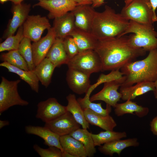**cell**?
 <instances>
[{
  "mask_svg": "<svg viewBox=\"0 0 157 157\" xmlns=\"http://www.w3.org/2000/svg\"><path fill=\"white\" fill-rule=\"evenodd\" d=\"M155 89L154 82H143L136 83L134 85L120 87L121 99L124 101L132 100L137 97L149 92H154Z\"/></svg>",
  "mask_w": 157,
  "mask_h": 157,
  "instance_id": "20",
  "label": "cell"
},
{
  "mask_svg": "<svg viewBox=\"0 0 157 157\" xmlns=\"http://www.w3.org/2000/svg\"><path fill=\"white\" fill-rule=\"evenodd\" d=\"M90 75L76 69L68 68L66 80L69 88L74 92L82 94L86 93L91 86Z\"/></svg>",
  "mask_w": 157,
  "mask_h": 157,
  "instance_id": "14",
  "label": "cell"
},
{
  "mask_svg": "<svg viewBox=\"0 0 157 157\" xmlns=\"http://www.w3.org/2000/svg\"><path fill=\"white\" fill-rule=\"evenodd\" d=\"M24 0H9V1H10L13 2L14 4H17L22 3V1ZM40 1L41 0H39Z\"/></svg>",
  "mask_w": 157,
  "mask_h": 157,
  "instance_id": "45",
  "label": "cell"
},
{
  "mask_svg": "<svg viewBox=\"0 0 157 157\" xmlns=\"http://www.w3.org/2000/svg\"><path fill=\"white\" fill-rule=\"evenodd\" d=\"M139 143L136 138L124 140L119 139L113 140L99 146L98 149L100 152L106 155L112 156L116 153L120 156L122 151L129 147H136Z\"/></svg>",
  "mask_w": 157,
  "mask_h": 157,
  "instance_id": "19",
  "label": "cell"
},
{
  "mask_svg": "<svg viewBox=\"0 0 157 157\" xmlns=\"http://www.w3.org/2000/svg\"><path fill=\"white\" fill-rule=\"evenodd\" d=\"M19 79L10 81L1 77L0 84V115L10 108L16 105L26 106L28 102L22 99L18 91Z\"/></svg>",
  "mask_w": 157,
  "mask_h": 157,
  "instance_id": "6",
  "label": "cell"
},
{
  "mask_svg": "<svg viewBox=\"0 0 157 157\" xmlns=\"http://www.w3.org/2000/svg\"><path fill=\"white\" fill-rule=\"evenodd\" d=\"M77 4L78 6L90 5L92 4V0H73Z\"/></svg>",
  "mask_w": 157,
  "mask_h": 157,
  "instance_id": "39",
  "label": "cell"
},
{
  "mask_svg": "<svg viewBox=\"0 0 157 157\" xmlns=\"http://www.w3.org/2000/svg\"><path fill=\"white\" fill-rule=\"evenodd\" d=\"M155 87L154 91L153 92L155 99H157V79L154 82Z\"/></svg>",
  "mask_w": 157,
  "mask_h": 157,
  "instance_id": "44",
  "label": "cell"
},
{
  "mask_svg": "<svg viewBox=\"0 0 157 157\" xmlns=\"http://www.w3.org/2000/svg\"><path fill=\"white\" fill-rule=\"evenodd\" d=\"M129 21L120 13H116L106 5L103 12L96 11L91 33L98 40L121 37L127 29Z\"/></svg>",
  "mask_w": 157,
  "mask_h": 157,
  "instance_id": "2",
  "label": "cell"
},
{
  "mask_svg": "<svg viewBox=\"0 0 157 157\" xmlns=\"http://www.w3.org/2000/svg\"><path fill=\"white\" fill-rule=\"evenodd\" d=\"M30 5L21 3L14 4L11 8L13 17L4 33L3 38L6 39L14 35L18 28L23 25L29 15Z\"/></svg>",
  "mask_w": 157,
  "mask_h": 157,
  "instance_id": "13",
  "label": "cell"
},
{
  "mask_svg": "<svg viewBox=\"0 0 157 157\" xmlns=\"http://www.w3.org/2000/svg\"><path fill=\"white\" fill-rule=\"evenodd\" d=\"M0 66L6 68L9 72L18 75L21 79L28 84L33 91L36 93L38 92L39 81L33 71L21 69L6 62H3L1 63Z\"/></svg>",
  "mask_w": 157,
  "mask_h": 157,
  "instance_id": "24",
  "label": "cell"
},
{
  "mask_svg": "<svg viewBox=\"0 0 157 157\" xmlns=\"http://www.w3.org/2000/svg\"><path fill=\"white\" fill-rule=\"evenodd\" d=\"M31 40L24 37L21 41L18 51L26 61L30 71H33L35 68L33 61Z\"/></svg>",
  "mask_w": 157,
  "mask_h": 157,
  "instance_id": "33",
  "label": "cell"
},
{
  "mask_svg": "<svg viewBox=\"0 0 157 157\" xmlns=\"http://www.w3.org/2000/svg\"><path fill=\"white\" fill-rule=\"evenodd\" d=\"M9 124L8 121L0 120V129H1L5 126L8 125Z\"/></svg>",
  "mask_w": 157,
  "mask_h": 157,
  "instance_id": "42",
  "label": "cell"
},
{
  "mask_svg": "<svg viewBox=\"0 0 157 157\" xmlns=\"http://www.w3.org/2000/svg\"><path fill=\"white\" fill-rule=\"evenodd\" d=\"M129 33L130 43L133 47L143 49L146 51L157 49V32L154 26L140 24L130 20L123 36Z\"/></svg>",
  "mask_w": 157,
  "mask_h": 157,
  "instance_id": "4",
  "label": "cell"
},
{
  "mask_svg": "<svg viewBox=\"0 0 157 157\" xmlns=\"http://www.w3.org/2000/svg\"><path fill=\"white\" fill-rule=\"evenodd\" d=\"M120 70L117 69L112 70L110 73L107 75L103 74H101L97 80V82L91 85V88L94 90L97 86L101 83L121 78L123 77V74Z\"/></svg>",
  "mask_w": 157,
  "mask_h": 157,
  "instance_id": "36",
  "label": "cell"
},
{
  "mask_svg": "<svg viewBox=\"0 0 157 157\" xmlns=\"http://www.w3.org/2000/svg\"><path fill=\"white\" fill-rule=\"evenodd\" d=\"M151 131L154 135H157V116L153 119L150 123Z\"/></svg>",
  "mask_w": 157,
  "mask_h": 157,
  "instance_id": "38",
  "label": "cell"
},
{
  "mask_svg": "<svg viewBox=\"0 0 157 157\" xmlns=\"http://www.w3.org/2000/svg\"><path fill=\"white\" fill-rule=\"evenodd\" d=\"M89 5L77 6L71 11L75 17L76 28L91 33L92 25L96 11Z\"/></svg>",
  "mask_w": 157,
  "mask_h": 157,
  "instance_id": "16",
  "label": "cell"
},
{
  "mask_svg": "<svg viewBox=\"0 0 157 157\" xmlns=\"http://www.w3.org/2000/svg\"><path fill=\"white\" fill-rule=\"evenodd\" d=\"M46 57L56 67H59L64 64H67L69 58L65 50L63 39L56 38Z\"/></svg>",
  "mask_w": 157,
  "mask_h": 157,
  "instance_id": "23",
  "label": "cell"
},
{
  "mask_svg": "<svg viewBox=\"0 0 157 157\" xmlns=\"http://www.w3.org/2000/svg\"><path fill=\"white\" fill-rule=\"evenodd\" d=\"M90 95L85 94L83 98H79L77 101L83 109L88 108L95 113L103 116L109 115L112 110L111 106L106 104V109L103 108L101 103H95L91 102L90 100Z\"/></svg>",
  "mask_w": 157,
  "mask_h": 157,
  "instance_id": "32",
  "label": "cell"
},
{
  "mask_svg": "<svg viewBox=\"0 0 157 157\" xmlns=\"http://www.w3.org/2000/svg\"><path fill=\"white\" fill-rule=\"evenodd\" d=\"M23 25L18 30L15 35L7 38L0 44V52L18 50L19 44L24 37Z\"/></svg>",
  "mask_w": 157,
  "mask_h": 157,
  "instance_id": "34",
  "label": "cell"
},
{
  "mask_svg": "<svg viewBox=\"0 0 157 157\" xmlns=\"http://www.w3.org/2000/svg\"><path fill=\"white\" fill-rule=\"evenodd\" d=\"M62 157H74V156L70 153L63 151H62Z\"/></svg>",
  "mask_w": 157,
  "mask_h": 157,
  "instance_id": "43",
  "label": "cell"
},
{
  "mask_svg": "<svg viewBox=\"0 0 157 157\" xmlns=\"http://www.w3.org/2000/svg\"><path fill=\"white\" fill-rule=\"evenodd\" d=\"M49 147L48 148L44 149L35 144L33 148L41 157H62V151L60 149L54 146Z\"/></svg>",
  "mask_w": 157,
  "mask_h": 157,
  "instance_id": "35",
  "label": "cell"
},
{
  "mask_svg": "<svg viewBox=\"0 0 157 157\" xmlns=\"http://www.w3.org/2000/svg\"><path fill=\"white\" fill-rule=\"evenodd\" d=\"M53 27L56 38L63 39L70 35L76 28L74 16L72 11L54 18Z\"/></svg>",
  "mask_w": 157,
  "mask_h": 157,
  "instance_id": "17",
  "label": "cell"
},
{
  "mask_svg": "<svg viewBox=\"0 0 157 157\" xmlns=\"http://www.w3.org/2000/svg\"><path fill=\"white\" fill-rule=\"evenodd\" d=\"M23 26L24 36L33 42L40 40L44 30L51 27L47 17L40 15H28Z\"/></svg>",
  "mask_w": 157,
  "mask_h": 157,
  "instance_id": "10",
  "label": "cell"
},
{
  "mask_svg": "<svg viewBox=\"0 0 157 157\" xmlns=\"http://www.w3.org/2000/svg\"><path fill=\"white\" fill-rule=\"evenodd\" d=\"M77 6L73 0H41L33 6H40L48 10V17L53 19L72 11Z\"/></svg>",
  "mask_w": 157,
  "mask_h": 157,
  "instance_id": "12",
  "label": "cell"
},
{
  "mask_svg": "<svg viewBox=\"0 0 157 157\" xmlns=\"http://www.w3.org/2000/svg\"><path fill=\"white\" fill-rule=\"evenodd\" d=\"M67 111L66 106L60 104L55 98H49L37 105L36 117L45 123L50 122Z\"/></svg>",
  "mask_w": 157,
  "mask_h": 157,
  "instance_id": "9",
  "label": "cell"
},
{
  "mask_svg": "<svg viewBox=\"0 0 157 157\" xmlns=\"http://www.w3.org/2000/svg\"><path fill=\"white\" fill-rule=\"evenodd\" d=\"M151 4L153 11L155 15H156V10L157 8V0H149Z\"/></svg>",
  "mask_w": 157,
  "mask_h": 157,
  "instance_id": "41",
  "label": "cell"
},
{
  "mask_svg": "<svg viewBox=\"0 0 157 157\" xmlns=\"http://www.w3.org/2000/svg\"><path fill=\"white\" fill-rule=\"evenodd\" d=\"M74 39L79 52L95 49L98 40L90 32L76 28L70 35Z\"/></svg>",
  "mask_w": 157,
  "mask_h": 157,
  "instance_id": "22",
  "label": "cell"
},
{
  "mask_svg": "<svg viewBox=\"0 0 157 157\" xmlns=\"http://www.w3.org/2000/svg\"><path fill=\"white\" fill-rule=\"evenodd\" d=\"M92 137L95 146H99L107 142L126 137L125 132H116L106 130L101 131L97 134L91 133Z\"/></svg>",
  "mask_w": 157,
  "mask_h": 157,
  "instance_id": "30",
  "label": "cell"
},
{
  "mask_svg": "<svg viewBox=\"0 0 157 157\" xmlns=\"http://www.w3.org/2000/svg\"><path fill=\"white\" fill-rule=\"evenodd\" d=\"M56 38L52 27L48 30L45 36L32 44L33 61L35 67L46 57Z\"/></svg>",
  "mask_w": 157,
  "mask_h": 157,
  "instance_id": "15",
  "label": "cell"
},
{
  "mask_svg": "<svg viewBox=\"0 0 157 157\" xmlns=\"http://www.w3.org/2000/svg\"><path fill=\"white\" fill-rule=\"evenodd\" d=\"M64 47L69 59L79 53L77 46L74 38L69 35L63 39Z\"/></svg>",
  "mask_w": 157,
  "mask_h": 157,
  "instance_id": "37",
  "label": "cell"
},
{
  "mask_svg": "<svg viewBox=\"0 0 157 157\" xmlns=\"http://www.w3.org/2000/svg\"><path fill=\"white\" fill-rule=\"evenodd\" d=\"M80 126L72 114L67 111L55 119L45 123L44 126L60 136L70 134L80 128Z\"/></svg>",
  "mask_w": 157,
  "mask_h": 157,
  "instance_id": "11",
  "label": "cell"
},
{
  "mask_svg": "<svg viewBox=\"0 0 157 157\" xmlns=\"http://www.w3.org/2000/svg\"><path fill=\"white\" fill-rule=\"evenodd\" d=\"M133 0H124L125 3V5L126 6L128 5L130 3H131Z\"/></svg>",
  "mask_w": 157,
  "mask_h": 157,
  "instance_id": "46",
  "label": "cell"
},
{
  "mask_svg": "<svg viewBox=\"0 0 157 157\" xmlns=\"http://www.w3.org/2000/svg\"><path fill=\"white\" fill-rule=\"evenodd\" d=\"M85 118L92 125L97 126L105 131H113L117 123L110 115L103 116L88 108L83 109Z\"/></svg>",
  "mask_w": 157,
  "mask_h": 157,
  "instance_id": "21",
  "label": "cell"
},
{
  "mask_svg": "<svg viewBox=\"0 0 157 157\" xmlns=\"http://www.w3.org/2000/svg\"><path fill=\"white\" fill-rule=\"evenodd\" d=\"M104 0H92V6L93 8L98 7L105 3Z\"/></svg>",
  "mask_w": 157,
  "mask_h": 157,
  "instance_id": "40",
  "label": "cell"
},
{
  "mask_svg": "<svg viewBox=\"0 0 157 157\" xmlns=\"http://www.w3.org/2000/svg\"><path fill=\"white\" fill-rule=\"evenodd\" d=\"M9 0H0V1L1 3H3Z\"/></svg>",
  "mask_w": 157,
  "mask_h": 157,
  "instance_id": "47",
  "label": "cell"
},
{
  "mask_svg": "<svg viewBox=\"0 0 157 157\" xmlns=\"http://www.w3.org/2000/svg\"><path fill=\"white\" fill-rule=\"evenodd\" d=\"M114 108L115 114L118 117L126 114L135 113L138 117H142L147 115L149 111L148 108L138 105L131 100H127L122 103H117Z\"/></svg>",
  "mask_w": 157,
  "mask_h": 157,
  "instance_id": "26",
  "label": "cell"
},
{
  "mask_svg": "<svg viewBox=\"0 0 157 157\" xmlns=\"http://www.w3.org/2000/svg\"><path fill=\"white\" fill-rule=\"evenodd\" d=\"M120 13L128 20L144 25L153 26L157 22L149 0H133L124 6Z\"/></svg>",
  "mask_w": 157,
  "mask_h": 157,
  "instance_id": "5",
  "label": "cell"
},
{
  "mask_svg": "<svg viewBox=\"0 0 157 157\" xmlns=\"http://www.w3.org/2000/svg\"><path fill=\"white\" fill-rule=\"evenodd\" d=\"M60 142L63 151L74 157H86L87 154L83 144L70 135L60 136Z\"/></svg>",
  "mask_w": 157,
  "mask_h": 157,
  "instance_id": "25",
  "label": "cell"
},
{
  "mask_svg": "<svg viewBox=\"0 0 157 157\" xmlns=\"http://www.w3.org/2000/svg\"><path fill=\"white\" fill-rule=\"evenodd\" d=\"M0 59L1 61L7 62L18 68L25 70H29L26 61L17 50L2 53L0 56Z\"/></svg>",
  "mask_w": 157,
  "mask_h": 157,
  "instance_id": "31",
  "label": "cell"
},
{
  "mask_svg": "<svg viewBox=\"0 0 157 157\" xmlns=\"http://www.w3.org/2000/svg\"><path fill=\"white\" fill-rule=\"evenodd\" d=\"M120 71L125 77L121 86H130L143 82H154L157 79V49L149 51L142 60L127 63Z\"/></svg>",
  "mask_w": 157,
  "mask_h": 157,
  "instance_id": "3",
  "label": "cell"
},
{
  "mask_svg": "<svg viewBox=\"0 0 157 157\" xmlns=\"http://www.w3.org/2000/svg\"><path fill=\"white\" fill-rule=\"evenodd\" d=\"M94 50L101 61L102 71L120 69L127 63L144 56L147 52L133 47L129 36L125 35L98 40Z\"/></svg>",
  "mask_w": 157,
  "mask_h": 157,
  "instance_id": "1",
  "label": "cell"
},
{
  "mask_svg": "<svg viewBox=\"0 0 157 157\" xmlns=\"http://www.w3.org/2000/svg\"><path fill=\"white\" fill-rule=\"evenodd\" d=\"M91 134L87 129L79 128L69 134L83 144L89 157L93 156L96 152Z\"/></svg>",
  "mask_w": 157,
  "mask_h": 157,
  "instance_id": "29",
  "label": "cell"
},
{
  "mask_svg": "<svg viewBox=\"0 0 157 157\" xmlns=\"http://www.w3.org/2000/svg\"><path fill=\"white\" fill-rule=\"evenodd\" d=\"M125 79V77L124 75L119 79L104 83L102 89L90 97V101L93 102L102 101L106 104L114 108L121 99L122 94L117 90Z\"/></svg>",
  "mask_w": 157,
  "mask_h": 157,
  "instance_id": "8",
  "label": "cell"
},
{
  "mask_svg": "<svg viewBox=\"0 0 157 157\" xmlns=\"http://www.w3.org/2000/svg\"><path fill=\"white\" fill-rule=\"evenodd\" d=\"M67 65L68 68L76 69L90 75L102 71L100 59L93 50L79 52L70 59Z\"/></svg>",
  "mask_w": 157,
  "mask_h": 157,
  "instance_id": "7",
  "label": "cell"
},
{
  "mask_svg": "<svg viewBox=\"0 0 157 157\" xmlns=\"http://www.w3.org/2000/svg\"><path fill=\"white\" fill-rule=\"evenodd\" d=\"M66 98L68 102L66 106L67 111L72 114L76 121L83 128L89 129V124L85 118L83 109L76 99L75 95L70 94Z\"/></svg>",
  "mask_w": 157,
  "mask_h": 157,
  "instance_id": "27",
  "label": "cell"
},
{
  "mask_svg": "<svg viewBox=\"0 0 157 157\" xmlns=\"http://www.w3.org/2000/svg\"><path fill=\"white\" fill-rule=\"evenodd\" d=\"M25 129L26 133L37 135L42 139L45 145L55 147L63 151L60 143V136L48 128L44 126L28 125L26 126Z\"/></svg>",
  "mask_w": 157,
  "mask_h": 157,
  "instance_id": "18",
  "label": "cell"
},
{
  "mask_svg": "<svg viewBox=\"0 0 157 157\" xmlns=\"http://www.w3.org/2000/svg\"><path fill=\"white\" fill-rule=\"evenodd\" d=\"M56 67L46 57L35 67L33 71L42 85L47 88L51 83Z\"/></svg>",
  "mask_w": 157,
  "mask_h": 157,
  "instance_id": "28",
  "label": "cell"
}]
</instances>
